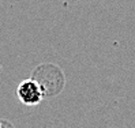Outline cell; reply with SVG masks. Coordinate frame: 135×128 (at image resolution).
<instances>
[{
  "label": "cell",
  "instance_id": "1",
  "mask_svg": "<svg viewBox=\"0 0 135 128\" xmlns=\"http://www.w3.org/2000/svg\"><path fill=\"white\" fill-rule=\"evenodd\" d=\"M18 100L26 106H36L44 98V90L36 79H26L19 83L17 89Z\"/></svg>",
  "mask_w": 135,
  "mask_h": 128
},
{
  "label": "cell",
  "instance_id": "2",
  "mask_svg": "<svg viewBox=\"0 0 135 128\" xmlns=\"http://www.w3.org/2000/svg\"><path fill=\"white\" fill-rule=\"evenodd\" d=\"M0 128H3V124H2V121H0Z\"/></svg>",
  "mask_w": 135,
  "mask_h": 128
}]
</instances>
